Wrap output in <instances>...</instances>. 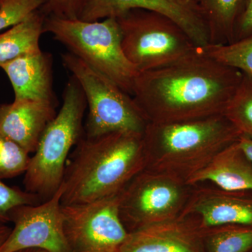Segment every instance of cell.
Masks as SVG:
<instances>
[{"mask_svg": "<svg viewBox=\"0 0 252 252\" xmlns=\"http://www.w3.org/2000/svg\"><path fill=\"white\" fill-rule=\"evenodd\" d=\"M243 74L204 53L139 72L132 97L148 122H185L223 114Z\"/></svg>", "mask_w": 252, "mask_h": 252, "instance_id": "obj_1", "label": "cell"}, {"mask_svg": "<svg viewBox=\"0 0 252 252\" xmlns=\"http://www.w3.org/2000/svg\"><path fill=\"white\" fill-rule=\"evenodd\" d=\"M71 157L63 182V205L117 195L146 166L142 134L135 132L85 135Z\"/></svg>", "mask_w": 252, "mask_h": 252, "instance_id": "obj_2", "label": "cell"}, {"mask_svg": "<svg viewBox=\"0 0 252 252\" xmlns=\"http://www.w3.org/2000/svg\"><path fill=\"white\" fill-rule=\"evenodd\" d=\"M240 135L223 114L185 122H149L142 134L145 169L186 182Z\"/></svg>", "mask_w": 252, "mask_h": 252, "instance_id": "obj_3", "label": "cell"}, {"mask_svg": "<svg viewBox=\"0 0 252 252\" xmlns=\"http://www.w3.org/2000/svg\"><path fill=\"white\" fill-rule=\"evenodd\" d=\"M86 108L84 92L72 76L64 88L62 107L43 132L24 173V190L35 194L42 202L62 185L69 152L84 137Z\"/></svg>", "mask_w": 252, "mask_h": 252, "instance_id": "obj_4", "label": "cell"}, {"mask_svg": "<svg viewBox=\"0 0 252 252\" xmlns=\"http://www.w3.org/2000/svg\"><path fill=\"white\" fill-rule=\"evenodd\" d=\"M44 32L51 33L68 52L77 56L127 94H132L138 72L126 57L117 18L102 21L46 16Z\"/></svg>", "mask_w": 252, "mask_h": 252, "instance_id": "obj_5", "label": "cell"}, {"mask_svg": "<svg viewBox=\"0 0 252 252\" xmlns=\"http://www.w3.org/2000/svg\"><path fill=\"white\" fill-rule=\"evenodd\" d=\"M116 18L123 51L138 72L168 65L200 49L182 28L163 15L135 9Z\"/></svg>", "mask_w": 252, "mask_h": 252, "instance_id": "obj_6", "label": "cell"}, {"mask_svg": "<svg viewBox=\"0 0 252 252\" xmlns=\"http://www.w3.org/2000/svg\"><path fill=\"white\" fill-rule=\"evenodd\" d=\"M61 59L85 95L89 109L86 137L114 132L143 134L149 122L132 96L74 55L67 52Z\"/></svg>", "mask_w": 252, "mask_h": 252, "instance_id": "obj_7", "label": "cell"}, {"mask_svg": "<svg viewBox=\"0 0 252 252\" xmlns=\"http://www.w3.org/2000/svg\"><path fill=\"white\" fill-rule=\"evenodd\" d=\"M193 187L182 179L144 169L120 193L119 215L128 233L180 217Z\"/></svg>", "mask_w": 252, "mask_h": 252, "instance_id": "obj_8", "label": "cell"}, {"mask_svg": "<svg viewBox=\"0 0 252 252\" xmlns=\"http://www.w3.org/2000/svg\"><path fill=\"white\" fill-rule=\"evenodd\" d=\"M120 193L91 203L62 205L72 252H120L129 233L119 215Z\"/></svg>", "mask_w": 252, "mask_h": 252, "instance_id": "obj_9", "label": "cell"}, {"mask_svg": "<svg viewBox=\"0 0 252 252\" xmlns=\"http://www.w3.org/2000/svg\"><path fill=\"white\" fill-rule=\"evenodd\" d=\"M63 184L49 200L36 205H21L9 212L14 228L0 252L39 249L46 252H72L64 229Z\"/></svg>", "mask_w": 252, "mask_h": 252, "instance_id": "obj_10", "label": "cell"}, {"mask_svg": "<svg viewBox=\"0 0 252 252\" xmlns=\"http://www.w3.org/2000/svg\"><path fill=\"white\" fill-rule=\"evenodd\" d=\"M135 9L154 11L170 18L199 48L210 44L208 26L197 0H89L80 20L97 21L116 18Z\"/></svg>", "mask_w": 252, "mask_h": 252, "instance_id": "obj_11", "label": "cell"}, {"mask_svg": "<svg viewBox=\"0 0 252 252\" xmlns=\"http://www.w3.org/2000/svg\"><path fill=\"white\" fill-rule=\"evenodd\" d=\"M181 215L193 217L202 229L225 225L252 226V193L193 186Z\"/></svg>", "mask_w": 252, "mask_h": 252, "instance_id": "obj_12", "label": "cell"}, {"mask_svg": "<svg viewBox=\"0 0 252 252\" xmlns=\"http://www.w3.org/2000/svg\"><path fill=\"white\" fill-rule=\"evenodd\" d=\"M202 233L195 219L180 215L130 232L120 252H204Z\"/></svg>", "mask_w": 252, "mask_h": 252, "instance_id": "obj_13", "label": "cell"}, {"mask_svg": "<svg viewBox=\"0 0 252 252\" xmlns=\"http://www.w3.org/2000/svg\"><path fill=\"white\" fill-rule=\"evenodd\" d=\"M54 104L14 100L0 104V131L27 153L34 154L43 132L56 117Z\"/></svg>", "mask_w": 252, "mask_h": 252, "instance_id": "obj_14", "label": "cell"}, {"mask_svg": "<svg viewBox=\"0 0 252 252\" xmlns=\"http://www.w3.org/2000/svg\"><path fill=\"white\" fill-rule=\"evenodd\" d=\"M1 68L12 85L14 100L56 103L51 54L41 51L13 60L3 64Z\"/></svg>", "mask_w": 252, "mask_h": 252, "instance_id": "obj_15", "label": "cell"}, {"mask_svg": "<svg viewBox=\"0 0 252 252\" xmlns=\"http://www.w3.org/2000/svg\"><path fill=\"white\" fill-rule=\"evenodd\" d=\"M186 182L192 187L208 184L225 191L252 193V161L238 140L219 152Z\"/></svg>", "mask_w": 252, "mask_h": 252, "instance_id": "obj_16", "label": "cell"}, {"mask_svg": "<svg viewBox=\"0 0 252 252\" xmlns=\"http://www.w3.org/2000/svg\"><path fill=\"white\" fill-rule=\"evenodd\" d=\"M46 17L40 9L36 10L0 34V67L18 58L41 52L39 41Z\"/></svg>", "mask_w": 252, "mask_h": 252, "instance_id": "obj_17", "label": "cell"}, {"mask_svg": "<svg viewBox=\"0 0 252 252\" xmlns=\"http://www.w3.org/2000/svg\"><path fill=\"white\" fill-rule=\"evenodd\" d=\"M207 21L210 44L234 41L235 31L251 0H197Z\"/></svg>", "mask_w": 252, "mask_h": 252, "instance_id": "obj_18", "label": "cell"}, {"mask_svg": "<svg viewBox=\"0 0 252 252\" xmlns=\"http://www.w3.org/2000/svg\"><path fill=\"white\" fill-rule=\"evenodd\" d=\"M204 252H250L252 226L225 225L203 229Z\"/></svg>", "mask_w": 252, "mask_h": 252, "instance_id": "obj_19", "label": "cell"}, {"mask_svg": "<svg viewBox=\"0 0 252 252\" xmlns=\"http://www.w3.org/2000/svg\"><path fill=\"white\" fill-rule=\"evenodd\" d=\"M207 56L252 78V32L234 42L202 48Z\"/></svg>", "mask_w": 252, "mask_h": 252, "instance_id": "obj_20", "label": "cell"}, {"mask_svg": "<svg viewBox=\"0 0 252 252\" xmlns=\"http://www.w3.org/2000/svg\"><path fill=\"white\" fill-rule=\"evenodd\" d=\"M223 115L240 135L252 137V78L243 74V79Z\"/></svg>", "mask_w": 252, "mask_h": 252, "instance_id": "obj_21", "label": "cell"}, {"mask_svg": "<svg viewBox=\"0 0 252 252\" xmlns=\"http://www.w3.org/2000/svg\"><path fill=\"white\" fill-rule=\"evenodd\" d=\"M30 159L29 154L0 131V180L24 174Z\"/></svg>", "mask_w": 252, "mask_h": 252, "instance_id": "obj_22", "label": "cell"}, {"mask_svg": "<svg viewBox=\"0 0 252 252\" xmlns=\"http://www.w3.org/2000/svg\"><path fill=\"white\" fill-rule=\"evenodd\" d=\"M41 5L42 0H0V31L21 22Z\"/></svg>", "mask_w": 252, "mask_h": 252, "instance_id": "obj_23", "label": "cell"}, {"mask_svg": "<svg viewBox=\"0 0 252 252\" xmlns=\"http://www.w3.org/2000/svg\"><path fill=\"white\" fill-rule=\"evenodd\" d=\"M35 195L18 187H9L0 180V223L9 222V212L21 205H36L41 203Z\"/></svg>", "mask_w": 252, "mask_h": 252, "instance_id": "obj_24", "label": "cell"}, {"mask_svg": "<svg viewBox=\"0 0 252 252\" xmlns=\"http://www.w3.org/2000/svg\"><path fill=\"white\" fill-rule=\"evenodd\" d=\"M89 0H42L40 11L46 16L63 19H80Z\"/></svg>", "mask_w": 252, "mask_h": 252, "instance_id": "obj_25", "label": "cell"}, {"mask_svg": "<svg viewBox=\"0 0 252 252\" xmlns=\"http://www.w3.org/2000/svg\"><path fill=\"white\" fill-rule=\"evenodd\" d=\"M252 32V0L250 1L248 9L240 18L235 31L234 41L246 37ZM233 41V42H234Z\"/></svg>", "mask_w": 252, "mask_h": 252, "instance_id": "obj_26", "label": "cell"}, {"mask_svg": "<svg viewBox=\"0 0 252 252\" xmlns=\"http://www.w3.org/2000/svg\"><path fill=\"white\" fill-rule=\"evenodd\" d=\"M239 144L252 161V137L246 135H240L238 139Z\"/></svg>", "mask_w": 252, "mask_h": 252, "instance_id": "obj_27", "label": "cell"}, {"mask_svg": "<svg viewBox=\"0 0 252 252\" xmlns=\"http://www.w3.org/2000/svg\"><path fill=\"white\" fill-rule=\"evenodd\" d=\"M11 229L12 228H10L8 225H5V223H0V248L9 237Z\"/></svg>", "mask_w": 252, "mask_h": 252, "instance_id": "obj_28", "label": "cell"}, {"mask_svg": "<svg viewBox=\"0 0 252 252\" xmlns=\"http://www.w3.org/2000/svg\"><path fill=\"white\" fill-rule=\"evenodd\" d=\"M14 252H46L44 250H39V249H28V250H20V251Z\"/></svg>", "mask_w": 252, "mask_h": 252, "instance_id": "obj_29", "label": "cell"}, {"mask_svg": "<svg viewBox=\"0 0 252 252\" xmlns=\"http://www.w3.org/2000/svg\"><path fill=\"white\" fill-rule=\"evenodd\" d=\"M252 252V251H251V252Z\"/></svg>", "mask_w": 252, "mask_h": 252, "instance_id": "obj_30", "label": "cell"}]
</instances>
